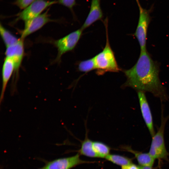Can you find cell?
<instances>
[{
	"instance_id": "obj_1",
	"label": "cell",
	"mask_w": 169,
	"mask_h": 169,
	"mask_svg": "<svg viewBox=\"0 0 169 169\" xmlns=\"http://www.w3.org/2000/svg\"><path fill=\"white\" fill-rule=\"evenodd\" d=\"M126 80L122 88L130 87L137 92H149L165 102L168 96L159 77V67L146 50L141 51L138 59L131 68L123 71Z\"/></svg>"
},
{
	"instance_id": "obj_2",
	"label": "cell",
	"mask_w": 169,
	"mask_h": 169,
	"mask_svg": "<svg viewBox=\"0 0 169 169\" xmlns=\"http://www.w3.org/2000/svg\"><path fill=\"white\" fill-rule=\"evenodd\" d=\"M108 23V19L106 18L104 21L106 34L105 46L102 51L94 57L96 70V73L100 75L107 72H117L121 70L109 43Z\"/></svg>"
},
{
	"instance_id": "obj_3",
	"label": "cell",
	"mask_w": 169,
	"mask_h": 169,
	"mask_svg": "<svg viewBox=\"0 0 169 169\" xmlns=\"http://www.w3.org/2000/svg\"><path fill=\"white\" fill-rule=\"evenodd\" d=\"M161 122L156 132L152 137L149 153L155 159H167L168 153L166 151L164 139V132L169 115L164 117L163 105H161Z\"/></svg>"
},
{
	"instance_id": "obj_4",
	"label": "cell",
	"mask_w": 169,
	"mask_h": 169,
	"mask_svg": "<svg viewBox=\"0 0 169 169\" xmlns=\"http://www.w3.org/2000/svg\"><path fill=\"white\" fill-rule=\"evenodd\" d=\"M137 4L139 11V18L137 26L134 34L138 42L141 51H142L146 50L147 32L151 18L150 11L142 7L139 3Z\"/></svg>"
},
{
	"instance_id": "obj_5",
	"label": "cell",
	"mask_w": 169,
	"mask_h": 169,
	"mask_svg": "<svg viewBox=\"0 0 169 169\" xmlns=\"http://www.w3.org/2000/svg\"><path fill=\"white\" fill-rule=\"evenodd\" d=\"M83 30L80 28L54 41V44L58 49V60L64 54L74 49L82 35Z\"/></svg>"
},
{
	"instance_id": "obj_6",
	"label": "cell",
	"mask_w": 169,
	"mask_h": 169,
	"mask_svg": "<svg viewBox=\"0 0 169 169\" xmlns=\"http://www.w3.org/2000/svg\"><path fill=\"white\" fill-rule=\"evenodd\" d=\"M57 3L56 1L35 0L17 15L16 19L24 22L29 20L40 15L45 9Z\"/></svg>"
},
{
	"instance_id": "obj_7",
	"label": "cell",
	"mask_w": 169,
	"mask_h": 169,
	"mask_svg": "<svg viewBox=\"0 0 169 169\" xmlns=\"http://www.w3.org/2000/svg\"><path fill=\"white\" fill-rule=\"evenodd\" d=\"M80 155L78 153L72 156L56 159L48 162L44 167L45 169H71L81 164L95 162L82 160Z\"/></svg>"
},
{
	"instance_id": "obj_8",
	"label": "cell",
	"mask_w": 169,
	"mask_h": 169,
	"mask_svg": "<svg viewBox=\"0 0 169 169\" xmlns=\"http://www.w3.org/2000/svg\"><path fill=\"white\" fill-rule=\"evenodd\" d=\"M49 10V8L43 13L24 22V28L21 33V38L23 39L47 23L53 21L50 18Z\"/></svg>"
},
{
	"instance_id": "obj_9",
	"label": "cell",
	"mask_w": 169,
	"mask_h": 169,
	"mask_svg": "<svg viewBox=\"0 0 169 169\" xmlns=\"http://www.w3.org/2000/svg\"><path fill=\"white\" fill-rule=\"evenodd\" d=\"M137 93L142 116L152 137L156 132L154 130L152 114L148 103L145 92L138 91Z\"/></svg>"
},
{
	"instance_id": "obj_10",
	"label": "cell",
	"mask_w": 169,
	"mask_h": 169,
	"mask_svg": "<svg viewBox=\"0 0 169 169\" xmlns=\"http://www.w3.org/2000/svg\"><path fill=\"white\" fill-rule=\"evenodd\" d=\"M23 39L20 38L16 44L6 47L5 52L6 57L11 58L13 61L15 70L17 74L21 64L24 53Z\"/></svg>"
},
{
	"instance_id": "obj_11",
	"label": "cell",
	"mask_w": 169,
	"mask_h": 169,
	"mask_svg": "<svg viewBox=\"0 0 169 169\" xmlns=\"http://www.w3.org/2000/svg\"><path fill=\"white\" fill-rule=\"evenodd\" d=\"M101 0H91L88 15L81 28L83 30L96 21L101 20L103 14L100 6Z\"/></svg>"
},
{
	"instance_id": "obj_12",
	"label": "cell",
	"mask_w": 169,
	"mask_h": 169,
	"mask_svg": "<svg viewBox=\"0 0 169 169\" xmlns=\"http://www.w3.org/2000/svg\"><path fill=\"white\" fill-rule=\"evenodd\" d=\"M15 70L14 64L10 58L6 57L2 69V85L0 97V104L3 100L8 83Z\"/></svg>"
},
{
	"instance_id": "obj_13",
	"label": "cell",
	"mask_w": 169,
	"mask_h": 169,
	"mask_svg": "<svg viewBox=\"0 0 169 169\" xmlns=\"http://www.w3.org/2000/svg\"><path fill=\"white\" fill-rule=\"evenodd\" d=\"M122 149L133 154L140 166H152L155 159L149 153L137 151L132 150L129 146H123Z\"/></svg>"
},
{
	"instance_id": "obj_14",
	"label": "cell",
	"mask_w": 169,
	"mask_h": 169,
	"mask_svg": "<svg viewBox=\"0 0 169 169\" xmlns=\"http://www.w3.org/2000/svg\"><path fill=\"white\" fill-rule=\"evenodd\" d=\"M86 127V133L84 140L81 142V146L78 151L80 155L91 158H98L94 150L93 147V141L88 137V131Z\"/></svg>"
},
{
	"instance_id": "obj_15",
	"label": "cell",
	"mask_w": 169,
	"mask_h": 169,
	"mask_svg": "<svg viewBox=\"0 0 169 169\" xmlns=\"http://www.w3.org/2000/svg\"><path fill=\"white\" fill-rule=\"evenodd\" d=\"M0 33L6 47L16 44L20 39L6 29L1 23L0 25Z\"/></svg>"
},
{
	"instance_id": "obj_16",
	"label": "cell",
	"mask_w": 169,
	"mask_h": 169,
	"mask_svg": "<svg viewBox=\"0 0 169 169\" xmlns=\"http://www.w3.org/2000/svg\"><path fill=\"white\" fill-rule=\"evenodd\" d=\"M93 147L98 158H105L110 154V147L102 142L93 141Z\"/></svg>"
},
{
	"instance_id": "obj_17",
	"label": "cell",
	"mask_w": 169,
	"mask_h": 169,
	"mask_svg": "<svg viewBox=\"0 0 169 169\" xmlns=\"http://www.w3.org/2000/svg\"><path fill=\"white\" fill-rule=\"evenodd\" d=\"M105 158L107 161L121 166L132 163L131 159L119 155L110 154Z\"/></svg>"
},
{
	"instance_id": "obj_18",
	"label": "cell",
	"mask_w": 169,
	"mask_h": 169,
	"mask_svg": "<svg viewBox=\"0 0 169 169\" xmlns=\"http://www.w3.org/2000/svg\"><path fill=\"white\" fill-rule=\"evenodd\" d=\"M96 69L94 57L90 59L80 61L78 64V70L85 73Z\"/></svg>"
},
{
	"instance_id": "obj_19",
	"label": "cell",
	"mask_w": 169,
	"mask_h": 169,
	"mask_svg": "<svg viewBox=\"0 0 169 169\" xmlns=\"http://www.w3.org/2000/svg\"><path fill=\"white\" fill-rule=\"evenodd\" d=\"M57 2L58 3L68 8L74 14L73 8L77 4L76 0H58Z\"/></svg>"
},
{
	"instance_id": "obj_20",
	"label": "cell",
	"mask_w": 169,
	"mask_h": 169,
	"mask_svg": "<svg viewBox=\"0 0 169 169\" xmlns=\"http://www.w3.org/2000/svg\"><path fill=\"white\" fill-rule=\"evenodd\" d=\"M35 0H16L13 4L21 9H23Z\"/></svg>"
},
{
	"instance_id": "obj_21",
	"label": "cell",
	"mask_w": 169,
	"mask_h": 169,
	"mask_svg": "<svg viewBox=\"0 0 169 169\" xmlns=\"http://www.w3.org/2000/svg\"><path fill=\"white\" fill-rule=\"evenodd\" d=\"M121 169H140L139 166L132 163L121 166Z\"/></svg>"
},
{
	"instance_id": "obj_22",
	"label": "cell",
	"mask_w": 169,
	"mask_h": 169,
	"mask_svg": "<svg viewBox=\"0 0 169 169\" xmlns=\"http://www.w3.org/2000/svg\"><path fill=\"white\" fill-rule=\"evenodd\" d=\"M140 169H153L152 166H139Z\"/></svg>"
},
{
	"instance_id": "obj_23",
	"label": "cell",
	"mask_w": 169,
	"mask_h": 169,
	"mask_svg": "<svg viewBox=\"0 0 169 169\" xmlns=\"http://www.w3.org/2000/svg\"><path fill=\"white\" fill-rule=\"evenodd\" d=\"M136 0V2H137V3H139V2L138 0Z\"/></svg>"
},
{
	"instance_id": "obj_24",
	"label": "cell",
	"mask_w": 169,
	"mask_h": 169,
	"mask_svg": "<svg viewBox=\"0 0 169 169\" xmlns=\"http://www.w3.org/2000/svg\"><path fill=\"white\" fill-rule=\"evenodd\" d=\"M39 169H45L44 167H42V168H39Z\"/></svg>"
}]
</instances>
